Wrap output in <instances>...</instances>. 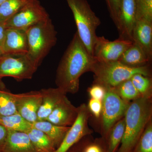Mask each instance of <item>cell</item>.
<instances>
[{
	"label": "cell",
	"instance_id": "1",
	"mask_svg": "<svg viewBox=\"0 0 152 152\" xmlns=\"http://www.w3.org/2000/svg\"><path fill=\"white\" fill-rule=\"evenodd\" d=\"M95 61L76 32L57 68L55 80L57 87L66 94L77 92L81 77L91 72Z\"/></svg>",
	"mask_w": 152,
	"mask_h": 152
},
{
	"label": "cell",
	"instance_id": "2",
	"mask_svg": "<svg viewBox=\"0 0 152 152\" xmlns=\"http://www.w3.org/2000/svg\"><path fill=\"white\" fill-rule=\"evenodd\" d=\"M152 115L151 97L141 96L130 103L124 116V134L116 152H132Z\"/></svg>",
	"mask_w": 152,
	"mask_h": 152
},
{
	"label": "cell",
	"instance_id": "3",
	"mask_svg": "<svg viewBox=\"0 0 152 152\" xmlns=\"http://www.w3.org/2000/svg\"><path fill=\"white\" fill-rule=\"evenodd\" d=\"M26 32L28 45L26 56L38 68L56 44V31L49 18L30 27Z\"/></svg>",
	"mask_w": 152,
	"mask_h": 152
},
{
	"label": "cell",
	"instance_id": "4",
	"mask_svg": "<svg viewBox=\"0 0 152 152\" xmlns=\"http://www.w3.org/2000/svg\"><path fill=\"white\" fill-rule=\"evenodd\" d=\"M91 72L94 74V83L113 88L130 80L136 74L152 77L151 64L134 67L126 65L119 61L104 62L95 60Z\"/></svg>",
	"mask_w": 152,
	"mask_h": 152
},
{
	"label": "cell",
	"instance_id": "5",
	"mask_svg": "<svg viewBox=\"0 0 152 152\" xmlns=\"http://www.w3.org/2000/svg\"><path fill=\"white\" fill-rule=\"evenodd\" d=\"M71 9L80 39L93 56L97 29L101 23L100 19L92 10L87 0H66Z\"/></svg>",
	"mask_w": 152,
	"mask_h": 152
},
{
	"label": "cell",
	"instance_id": "6",
	"mask_svg": "<svg viewBox=\"0 0 152 152\" xmlns=\"http://www.w3.org/2000/svg\"><path fill=\"white\" fill-rule=\"evenodd\" d=\"M106 88L105 95L102 101V109L100 117L101 133L105 140L112 127L124 116L131 102L123 99L114 88Z\"/></svg>",
	"mask_w": 152,
	"mask_h": 152
},
{
	"label": "cell",
	"instance_id": "7",
	"mask_svg": "<svg viewBox=\"0 0 152 152\" xmlns=\"http://www.w3.org/2000/svg\"><path fill=\"white\" fill-rule=\"evenodd\" d=\"M37 67L26 55L11 56L4 54L0 57V79L11 77L18 81L32 78Z\"/></svg>",
	"mask_w": 152,
	"mask_h": 152
},
{
	"label": "cell",
	"instance_id": "8",
	"mask_svg": "<svg viewBox=\"0 0 152 152\" xmlns=\"http://www.w3.org/2000/svg\"><path fill=\"white\" fill-rule=\"evenodd\" d=\"M49 15L39 0H33L4 24L7 28L26 31L33 25L49 18Z\"/></svg>",
	"mask_w": 152,
	"mask_h": 152
},
{
	"label": "cell",
	"instance_id": "9",
	"mask_svg": "<svg viewBox=\"0 0 152 152\" xmlns=\"http://www.w3.org/2000/svg\"><path fill=\"white\" fill-rule=\"evenodd\" d=\"M78 107L77 117L69 129L62 142L53 152H67L81 140L93 133L88 125L90 113L86 104Z\"/></svg>",
	"mask_w": 152,
	"mask_h": 152
},
{
	"label": "cell",
	"instance_id": "10",
	"mask_svg": "<svg viewBox=\"0 0 152 152\" xmlns=\"http://www.w3.org/2000/svg\"><path fill=\"white\" fill-rule=\"evenodd\" d=\"M132 43L131 41L119 39L111 41L104 36H97L93 49V56L98 61L110 62L118 61Z\"/></svg>",
	"mask_w": 152,
	"mask_h": 152
},
{
	"label": "cell",
	"instance_id": "11",
	"mask_svg": "<svg viewBox=\"0 0 152 152\" xmlns=\"http://www.w3.org/2000/svg\"><path fill=\"white\" fill-rule=\"evenodd\" d=\"M137 20L136 0H120L116 26L118 32V39L133 42V30Z\"/></svg>",
	"mask_w": 152,
	"mask_h": 152
},
{
	"label": "cell",
	"instance_id": "12",
	"mask_svg": "<svg viewBox=\"0 0 152 152\" xmlns=\"http://www.w3.org/2000/svg\"><path fill=\"white\" fill-rule=\"evenodd\" d=\"M14 97L17 112L32 124L37 121L42 99L40 91L14 94Z\"/></svg>",
	"mask_w": 152,
	"mask_h": 152
},
{
	"label": "cell",
	"instance_id": "13",
	"mask_svg": "<svg viewBox=\"0 0 152 152\" xmlns=\"http://www.w3.org/2000/svg\"><path fill=\"white\" fill-rule=\"evenodd\" d=\"M1 49L5 55L16 56L26 55L28 45L26 31L7 28Z\"/></svg>",
	"mask_w": 152,
	"mask_h": 152
},
{
	"label": "cell",
	"instance_id": "14",
	"mask_svg": "<svg viewBox=\"0 0 152 152\" xmlns=\"http://www.w3.org/2000/svg\"><path fill=\"white\" fill-rule=\"evenodd\" d=\"M78 113V107H75L66 96L46 120L58 126L71 127Z\"/></svg>",
	"mask_w": 152,
	"mask_h": 152
},
{
	"label": "cell",
	"instance_id": "15",
	"mask_svg": "<svg viewBox=\"0 0 152 152\" xmlns=\"http://www.w3.org/2000/svg\"><path fill=\"white\" fill-rule=\"evenodd\" d=\"M42 104L37 113V121H45L58 105L63 100L66 94L59 88L42 89Z\"/></svg>",
	"mask_w": 152,
	"mask_h": 152
},
{
	"label": "cell",
	"instance_id": "16",
	"mask_svg": "<svg viewBox=\"0 0 152 152\" xmlns=\"http://www.w3.org/2000/svg\"><path fill=\"white\" fill-rule=\"evenodd\" d=\"M133 42L138 45L152 59V22L140 19L136 22L132 32Z\"/></svg>",
	"mask_w": 152,
	"mask_h": 152
},
{
	"label": "cell",
	"instance_id": "17",
	"mask_svg": "<svg viewBox=\"0 0 152 152\" xmlns=\"http://www.w3.org/2000/svg\"><path fill=\"white\" fill-rule=\"evenodd\" d=\"M2 152H38L27 133L8 130Z\"/></svg>",
	"mask_w": 152,
	"mask_h": 152
},
{
	"label": "cell",
	"instance_id": "18",
	"mask_svg": "<svg viewBox=\"0 0 152 152\" xmlns=\"http://www.w3.org/2000/svg\"><path fill=\"white\" fill-rule=\"evenodd\" d=\"M118 61L126 65L138 67L151 64L152 60L138 45L133 42L130 46L124 52Z\"/></svg>",
	"mask_w": 152,
	"mask_h": 152
},
{
	"label": "cell",
	"instance_id": "19",
	"mask_svg": "<svg viewBox=\"0 0 152 152\" xmlns=\"http://www.w3.org/2000/svg\"><path fill=\"white\" fill-rule=\"evenodd\" d=\"M33 127L43 132L53 142L56 149L62 142L70 127L55 125L48 121H37L33 124Z\"/></svg>",
	"mask_w": 152,
	"mask_h": 152
},
{
	"label": "cell",
	"instance_id": "20",
	"mask_svg": "<svg viewBox=\"0 0 152 152\" xmlns=\"http://www.w3.org/2000/svg\"><path fill=\"white\" fill-rule=\"evenodd\" d=\"M125 129L124 117L114 124L105 140L107 152H116L122 140Z\"/></svg>",
	"mask_w": 152,
	"mask_h": 152
},
{
	"label": "cell",
	"instance_id": "21",
	"mask_svg": "<svg viewBox=\"0 0 152 152\" xmlns=\"http://www.w3.org/2000/svg\"><path fill=\"white\" fill-rule=\"evenodd\" d=\"M0 124L7 130L27 133L33 128V124L24 118L18 113L7 116H0Z\"/></svg>",
	"mask_w": 152,
	"mask_h": 152
},
{
	"label": "cell",
	"instance_id": "22",
	"mask_svg": "<svg viewBox=\"0 0 152 152\" xmlns=\"http://www.w3.org/2000/svg\"><path fill=\"white\" fill-rule=\"evenodd\" d=\"M27 133L38 152H53L56 150L50 139L42 131L33 127Z\"/></svg>",
	"mask_w": 152,
	"mask_h": 152
},
{
	"label": "cell",
	"instance_id": "23",
	"mask_svg": "<svg viewBox=\"0 0 152 152\" xmlns=\"http://www.w3.org/2000/svg\"><path fill=\"white\" fill-rule=\"evenodd\" d=\"M33 0H7L0 6V24H4Z\"/></svg>",
	"mask_w": 152,
	"mask_h": 152
},
{
	"label": "cell",
	"instance_id": "24",
	"mask_svg": "<svg viewBox=\"0 0 152 152\" xmlns=\"http://www.w3.org/2000/svg\"><path fill=\"white\" fill-rule=\"evenodd\" d=\"M17 113L14 94L0 90V116H7Z\"/></svg>",
	"mask_w": 152,
	"mask_h": 152
},
{
	"label": "cell",
	"instance_id": "25",
	"mask_svg": "<svg viewBox=\"0 0 152 152\" xmlns=\"http://www.w3.org/2000/svg\"><path fill=\"white\" fill-rule=\"evenodd\" d=\"M131 80L141 96L151 97L152 77L137 74L133 76Z\"/></svg>",
	"mask_w": 152,
	"mask_h": 152
},
{
	"label": "cell",
	"instance_id": "26",
	"mask_svg": "<svg viewBox=\"0 0 152 152\" xmlns=\"http://www.w3.org/2000/svg\"><path fill=\"white\" fill-rule=\"evenodd\" d=\"M114 88L118 95L126 102H130L141 97L131 79L123 82Z\"/></svg>",
	"mask_w": 152,
	"mask_h": 152
},
{
	"label": "cell",
	"instance_id": "27",
	"mask_svg": "<svg viewBox=\"0 0 152 152\" xmlns=\"http://www.w3.org/2000/svg\"><path fill=\"white\" fill-rule=\"evenodd\" d=\"M132 152H152V120L147 124Z\"/></svg>",
	"mask_w": 152,
	"mask_h": 152
},
{
	"label": "cell",
	"instance_id": "28",
	"mask_svg": "<svg viewBox=\"0 0 152 152\" xmlns=\"http://www.w3.org/2000/svg\"><path fill=\"white\" fill-rule=\"evenodd\" d=\"M138 20L152 22V0H136Z\"/></svg>",
	"mask_w": 152,
	"mask_h": 152
},
{
	"label": "cell",
	"instance_id": "29",
	"mask_svg": "<svg viewBox=\"0 0 152 152\" xmlns=\"http://www.w3.org/2000/svg\"><path fill=\"white\" fill-rule=\"evenodd\" d=\"M82 139V152H107L105 141L103 138L94 142L83 141Z\"/></svg>",
	"mask_w": 152,
	"mask_h": 152
},
{
	"label": "cell",
	"instance_id": "30",
	"mask_svg": "<svg viewBox=\"0 0 152 152\" xmlns=\"http://www.w3.org/2000/svg\"><path fill=\"white\" fill-rule=\"evenodd\" d=\"M106 88L103 85L94 83L92 86L88 89L90 97L102 101L105 95Z\"/></svg>",
	"mask_w": 152,
	"mask_h": 152
},
{
	"label": "cell",
	"instance_id": "31",
	"mask_svg": "<svg viewBox=\"0 0 152 152\" xmlns=\"http://www.w3.org/2000/svg\"><path fill=\"white\" fill-rule=\"evenodd\" d=\"M105 1L108 10L110 17L116 26L118 22L120 0H105Z\"/></svg>",
	"mask_w": 152,
	"mask_h": 152
},
{
	"label": "cell",
	"instance_id": "32",
	"mask_svg": "<svg viewBox=\"0 0 152 152\" xmlns=\"http://www.w3.org/2000/svg\"><path fill=\"white\" fill-rule=\"evenodd\" d=\"M87 107L90 113L93 115L96 118H100L102 109V101L91 98Z\"/></svg>",
	"mask_w": 152,
	"mask_h": 152
},
{
	"label": "cell",
	"instance_id": "33",
	"mask_svg": "<svg viewBox=\"0 0 152 152\" xmlns=\"http://www.w3.org/2000/svg\"><path fill=\"white\" fill-rule=\"evenodd\" d=\"M7 134V130L2 125L0 124V152H2Z\"/></svg>",
	"mask_w": 152,
	"mask_h": 152
},
{
	"label": "cell",
	"instance_id": "34",
	"mask_svg": "<svg viewBox=\"0 0 152 152\" xmlns=\"http://www.w3.org/2000/svg\"><path fill=\"white\" fill-rule=\"evenodd\" d=\"M7 28L5 26L4 24H0V48H1L4 43V40Z\"/></svg>",
	"mask_w": 152,
	"mask_h": 152
},
{
	"label": "cell",
	"instance_id": "35",
	"mask_svg": "<svg viewBox=\"0 0 152 152\" xmlns=\"http://www.w3.org/2000/svg\"><path fill=\"white\" fill-rule=\"evenodd\" d=\"M82 140L72 147L67 152H82Z\"/></svg>",
	"mask_w": 152,
	"mask_h": 152
},
{
	"label": "cell",
	"instance_id": "36",
	"mask_svg": "<svg viewBox=\"0 0 152 152\" xmlns=\"http://www.w3.org/2000/svg\"><path fill=\"white\" fill-rule=\"evenodd\" d=\"M0 90H7L5 85L1 79H0Z\"/></svg>",
	"mask_w": 152,
	"mask_h": 152
},
{
	"label": "cell",
	"instance_id": "37",
	"mask_svg": "<svg viewBox=\"0 0 152 152\" xmlns=\"http://www.w3.org/2000/svg\"><path fill=\"white\" fill-rule=\"evenodd\" d=\"M4 54L3 53L2 50L1 48H0V57L1 56H2Z\"/></svg>",
	"mask_w": 152,
	"mask_h": 152
},
{
	"label": "cell",
	"instance_id": "38",
	"mask_svg": "<svg viewBox=\"0 0 152 152\" xmlns=\"http://www.w3.org/2000/svg\"><path fill=\"white\" fill-rule=\"evenodd\" d=\"M7 0H0V6L2 4L6 1Z\"/></svg>",
	"mask_w": 152,
	"mask_h": 152
},
{
	"label": "cell",
	"instance_id": "39",
	"mask_svg": "<svg viewBox=\"0 0 152 152\" xmlns=\"http://www.w3.org/2000/svg\"><path fill=\"white\" fill-rule=\"evenodd\" d=\"M0 121H1V118H0Z\"/></svg>",
	"mask_w": 152,
	"mask_h": 152
}]
</instances>
